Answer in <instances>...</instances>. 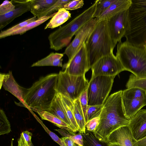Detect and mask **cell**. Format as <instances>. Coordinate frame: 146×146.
<instances>
[{"mask_svg": "<svg viewBox=\"0 0 146 146\" xmlns=\"http://www.w3.org/2000/svg\"><path fill=\"white\" fill-rule=\"evenodd\" d=\"M58 75V74L52 73L41 77L31 88L27 89L24 99L29 109L48 111L57 93Z\"/></svg>", "mask_w": 146, "mask_h": 146, "instance_id": "cell-2", "label": "cell"}, {"mask_svg": "<svg viewBox=\"0 0 146 146\" xmlns=\"http://www.w3.org/2000/svg\"><path fill=\"white\" fill-rule=\"evenodd\" d=\"M32 134L28 131H23L18 139L17 146H34L31 140Z\"/></svg>", "mask_w": 146, "mask_h": 146, "instance_id": "cell-33", "label": "cell"}, {"mask_svg": "<svg viewBox=\"0 0 146 146\" xmlns=\"http://www.w3.org/2000/svg\"><path fill=\"white\" fill-rule=\"evenodd\" d=\"M115 0H97L96 9L93 18H97L106 11Z\"/></svg>", "mask_w": 146, "mask_h": 146, "instance_id": "cell-30", "label": "cell"}, {"mask_svg": "<svg viewBox=\"0 0 146 146\" xmlns=\"http://www.w3.org/2000/svg\"><path fill=\"white\" fill-rule=\"evenodd\" d=\"M137 141L146 136V109H141L130 120L128 126Z\"/></svg>", "mask_w": 146, "mask_h": 146, "instance_id": "cell-17", "label": "cell"}, {"mask_svg": "<svg viewBox=\"0 0 146 146\" xmlns=\"http://www.w3.org/2000/svg\"><path fill=\"white\" fill-rule=\"evenodd\" d=\"M64 54L52 52L44 58L33 63L31 67L53 66L62 67Z\"/></svg>", "mask_w": 146, "mask_h": 146, "instance_id": "cell-22", "label": "cell"}, {"mask_svg": "<svg viewBox=\"0 0 146 146\" xmlns=\"http://www.w3.org/2000/svg\"><path fill=\"white\" fill-rule=\"evenodd\" d=\"M137 146H146V136L137 141Z\"/></svg>", "mask_w": 146, "mask_h": 146, "instance_id": "cell-42", "label": "cell"}, {"mask_svg": "<svg viewBox=\"0 0 146 146\" xmlns=\"http://www.w3.org/2000/svg\"><path fill=\"white\" fill-rule=\"evenodd\" d=\"M88 84L85 75H73L60 71L58 74L56 90L58 93L73 102L87 89Z\"/></svg>", "mask_w": 146, "mask_h": 146, "instance_id": "cell-7", "label": "cell"}, {"mask_svg": "<svg viewBox=\"0 0 146 146\" xmlns=\"http://www.w3.org/2000/svg\"><path fill=\"white\" fill-rule=\"evenodd\" d=\"M37 19L36 17L34 16L5 30L1 31L0 33V38L1 39L10 36L11 35L13 32L20 29L29 23L36 21Z\"/></svg>", "mask_w": 146, "mask_h": 146, "instance_id": "cell-28", "label": "cell"}, {"mask_svg": "<svg viewBox=\"0 0 146 146\" xmlns=\"http://www.w3.org/2000/svg\"><path fill=\"white\" fill-rule=\"evenodd\" d=\"M116 56L125 71L138 78H146V50L125 41L118 43Z\"/></svg>", "mask_w": 146, "mask_h": 146, "instance_id": "cell-5", "label": "cell"}, {"mask_svg": "<svg viewBox=\"0 0 146 146\" xmlns=\"http://www.w3.org/2000/svg\"><path fill=\"white\" fill-rule=\"evenodd\" d=\"M98 23L96 18L92 19L83 26L76 33L72 42L67 46L64 54L68 58L69 62L86 42Z\"/></svg>", "mask_w": 146, "mask_h": 146, "instance_id": "cell-12", "label": "cell"}, {"mask_svg": "<svg viewBox=\"0 0 146 146\" xmlns=\"http://www.w3.org/2000/svg\"><path fill=\"white\" fill-rule=\"evenodd\" d=\"M122 92L120 90L111 94L103 105L99 124L93 132L96 137L101 141L108 143V138L110 134L130 123V120L124 112Z\"/></svg>", "mask_w": 146, "mask_h": 146, "instance_id": "cell-1", "label": "cell"}, {"mask_svg": "<svg viewBox=\"0 0 146 146\" xmlns=\"http://www.w3.org/2000/svg\"><path fill=\"white\" fill-rule=\"evenodd\" d=\"M45 131L50 136L52 139L60 146H66L63 141L55 133L49 130L41 121H39Z\"/></svg>", "mask_w": 146, "mask_h": 146, "instance_id": "cell-39", "label": "cell"}, {"mask_svg": "<svg viewBox=\"0 0 146 146\" xmlns=\"http://www.w3.org/2000/svg\"><path fill=\"white\" fill-rule=\"evenodd\" d=\"M132 3V0H115L106 11L96 18L98 22L107 21L117 13L129 9Z\"/></svg>", "mask_w": 146, "mask_h": 146, "instance_id": "cell-18", "label": "cell"}, {"mask_svg": "<svg viewBox=\"0 0 146 146\" xmlns=\"http://www.w3.org/2000/svg\"><path fill=\"white\" fill-rule=\"evenodd\" d=\"M81 134L83 139V146H109V143L99 140L93 132L88 131L86 129L85 133Z\"/></svg>", "mask_w": 146, "mask_h": 146, "instance_id": "cell-26", "label": "cell"}, {"mask_svg": "<svg viewBox=\"0 0 146 146\" xmlns=\"http://www.w3.org/2000/svg\"><path fill=\"white\" fill-rule=\"evenodd\" d=\"M129 9L130 26L126 41L146 50V0H132Z\"/></svg>", "mask_w": 146, "mask_h": 146, "instance_id": "cell-6", "label": "cell"}, {"mask_svg": "<svg viewBox=\"0 0 146 146\" xmlns=\"http://www.w3.org/2000/svg\"><path fill=\"white\" fill-rule=\"evenodd\" d=\"M84 4V1L82 0H70L62 8L66 10H75L82 7Z\"/></svg>", "mask_w": 146, "mask_h": 146, "instance_id": "cell-37", "label": "cell"}, {"mask_svg": "<svg viewBox=\"0 0 146 146\" xmlns=\"http://www.w3.org/2000/svg\"><path fill=\"white\" fill-rule=\"evenodd\" d=\"M122 97L125 115L129 120L146 106V91L140 88H127L122 91Z\"/></svg>", "mask_w": 146, "mask_h": 146, "instance_id": "cell-9", "label": "cell"}, {"mask_svg": "<svg viewBox=\"0 0 146 146\" xmlns=\"http://www.w3.org/2000/svg\"><path fill=\"white\" fill-rule=\"evenodd\" d=\"M73 103L74 115L79 127L78 131L80 133H84L86 130L85 121L79 99L75 100Z\"/></svg>", "mask_w": 146, "mask_h": 146, "instance_id": "cell-25", "label": "cell"}, {"mask_svg": "<svg viewBox=\"0 0 146 146\" xmlns=\"http://www.w3.org/2000/svg\"><path fill=\"white\" fill-rule=\"evenodd\" d=\"M58 0H31L30 11L37 19Z\"/></svg>", "mask_w": 146, "mask_h": 146, "instance_id": "cell-21", "label": "cell"}, {"mask_svg": "<svg viewBox=\"0 0 146 146\" xmlns=\"http://www.w3.org/2000/svg\"><path fill=\"white\" fill-rule=\"evenodd\" d=\"M71 17V14L69 11L64 8H61L52 18L45 27L44 29L57 27L65 23Z\"/></svg>", "mask_w": 146, "mask_h": 146, "instance_id": "cell-23", "label": "cell"}, {"mask_svg": "<svg viewBox=\"0 0 146 146\" xmlns=\"http://www.w3.org/2000/svg\"><path fill=\"white\" fill-rule=\"evenodd\" d=\"M115 77L98 76L91 78L87 89L88 106L103 105L111 91Z\"/></svg>", "mask_w": 146, "mask_h": 146, "instance_id": "cell-8", "label": "cell"}, {"mask_svg": "<svg viewBox=\"0 0 146 146\" xmlns=\"http://www.w3.org/2000/svg\"><path fill=\"white\" fill-rule=\"evenodd\" d=\"M64 137H68L71 138L74 142L80 146H83V139L82 136L80 133L75 135H72L67 131L61 129H56Z\"/></svg>", "mask_w": 146, "mask_h": 146, "instance_id": "cell-34", "label": "cell"}, {"mask_svg": "<svg viewBox=\"0 0 146 146\" xmlns=\"http://www.w3.org/2000/svg\"><path fill=\"white\" fill-rule=\"evenodd\" d=\"M15 9L9 13L0 15V29L1 30L14 19L30 11L31 0H11Z\"/></svg>", "mask_w": 146, "mask_h": 146, "instance_id": "cell-16", "label": "cell"}, {"mask_svg": "<svg viewBox=\"0 0 146 146\" xmlns=\"http://www.w3.org/2000/svg\"><path fill=\"white\" fill-rule=\"evenodd\" d=\"M70 1L58 0L52 6L42 13L40 16V18L44 16L50 15L55 13L56 11H58L60 9L62 8L64 6Z\"/></svg>", "mask_w": 146, "mask_h": 146, "instance_id": "cell-35", "label": "cell"}, {"mask_svg": "<svg viewBox=\"0 0 146 146\" xmlns=\"http://www.w3.org/2000/svg\"><path fill=\"white\" fill-rule=\"evenodd\" d=\"M109 146H120V145L118 144H112V143H109Z\"/></svg>", "mask_w": 146, "mask_h": 146, "instance_id": "cell-43", "label": "cell"}, {"mask_svg": "<svg viewBox=\"0 0 146 146\" xmlns=\"http://www.w3.org/2000/svg\"><path fill=\"white\" fill-rule=\"evenodd\" d=\"M48 112L65 122L72 129L71 123L66 114L60 95L57 92L52 101Z\"/></svg>", "mask_w": 146, "mask_h": 146, "instance_id": "cell-20", "label": "cell"}, {"mask_svg": "<svg viewBox=\"0 0 146 146\" xmlns=\"http://www.w3.org/2000/svg\"><path fill=\"white\" fill-rule=\"evenodd\" d=\"M86 44L90 69L100 58L113 53L116 46L110 35L107 21L98 22Z\"/></svg>", "mask_w": 146, "mask_h": 146, "instance_id": "cell-3", "label": "cell"}, {"mask_svg": "<svg viewBox=\"0 0 146 146\" xmlns=\"http://www.w3.org/2000/svg\"><path fill=\"white\" fill-rule=\"evenodd\" d=\"M74 146H80L79 145H78L76 143H74Z\"/></svg>", "mask_w": 146, "mask_h": 146, "instance_id": "cell-44", "label": "cell"}, {"mask_svg": "<svg viewBox=\"0 0 146 146\" xmlns=\"http://www.w3.org/2000/svg\"><path fill=\"white\" fill-rule=\"evenodd\" d=\"M91 78L98 76H115L125 71L121 62L113 53L100 58L91 68Z\"/></svg>", "mask_w": 146, "mask_h": 146, "instance_id": "cell-10", "label": "cell"}, {"mask_svg": "<svg viewBox=\"0 0 146 146\" xmlns=\"http://www.w3.org/2000/svg\"><path fill=\"white\" fill-rule=\"evenodd\" d=\"M59 94L66 115L71 123L72 129L76 133L78 131L79 127L74 115L73 103L66 97Z\"/></svg>", "mask_w": 146, "mask_h": 146, "instance_id": "cell-24", "label": "cell"}, {"mask_svg": "<svg viewBox=\"0 0 146 146\" xmlns=\"http://www.w3.org/2000/svg\"><path fill=\"white\" fill-rule=\"evenodd\" d=\"M103 106H88L85 117L86 124L91 119L100 116Z\"/></svg>", "mask_w": 146, "mask_h": 146, "instance_id": "cell-31", "label": "cell"}, {"mask_svg": "<svg viewBox=\"0 0 146 146\" xmlns=\"http://www.w3.org/2000/svg\"><path fill=\"white\" fill-rule=\"evenodd\" d=\"M127 88H137L146 91V78H138L133 74L129 76L126 85Z\"/></svg>", "mask_w": 146, "mask_h": 146, "instance_id": "cell-29", "label": "cell"}, {"mask_svg": "<svg viewBox=\"0 0 146 146\" xmlns=\"http://www.w3.org/2000/svg\"><path fill=\"white\" fill-rule=\"evenodd\" d=\"M15 5L11 1H4L0 6V15L5 14L13 10Z\"/></svg>", "mask_w": 146, "mask_h": 146, "instance_id": "cell-36", "label": "cell"}, {"mask_svg": "<svg viewBox=\"0 0 146 146\" xmlns=\"http://www.w3.org/2000/svg\"><path fill=\"white\" fill-rule=\"evenodd\" d=\"M79 99L85 118L88 107L87 89L81 94Z\"/></svg>", "mask_w": 146, "mask_h": 146, "instance_id": "cell-38", "label": "cell"}, {"mask_svg": "<svg viewBox=\"0 0 146 146\" xmlns=\"http://www.w3.org/2000/svg\"><path fill=\"white\" fill-rule=\"evenodd\" d=\"M33 110L38 113L42 119L50 122L62 129L68 131L72 135L76 134L68 124L50 113L38 109H34Z\"/></svg>", "mask_w": 146, "mask_h": 146, "instance_id": "cell-19", "label": "cell"}, {"mask_svg": "<svg viewBox=\"0 0 146 146\" xmlns=\"http://www.w3.org/2000/svg\"><path fill=\"white\" fill-rule=\"evenodd\" d=\"M61 139L63 141L66 146H74V142L70 138L68 137H62Z\"/></svg>", "mask_w": 146, "mask_h": 146, "instance_id": "cell-41", "label": "cell"}, {"mask_svg": "<svg viewBox=\"0 0 146 146\" xmlns=\"http://www.w3.org/2000/svg\"><path fill=\"white\" fill-rule=\"evenodd\" d=\"M13 139L11 141V146H13Z\"/></svg>", "mask_w": 146, "mask_h": 146, "instance_id": "cell-45", "label": "cell"}, {"mask_svg": "<svg viewBox=\"0 0 146 146\" xmlns=\"http://www.w3.org/2000/svg\"><path fill=\"white\" fill-rule=\"evenodd\" d=\"M0 89L2 86L16 97L25 107L29 109L25 102L24 97L27 88L20 86L16 82L12 72L9 71L7 74H0Z\"/></svg>", "mask_w": 146, "mask_h": 146, "instance_id": "cell-14", "label": "cell"}, {"mask_svg": "<svg viewBox=\"0 0 146 146\" xmlns=\"http://www.w3.org/2000/svg\"><path fill=\"white\" fill-rule=\"evenodd\" d=\"M56 12L50 15L44 16L37 19L36 21L29 23L20 29L12 33L10 36L23 34L27 31L43 23L48 20L52 18L56 14Z\"/></svg>", "mask_w": 146, "mask_h": 146, "instance_id": "cell-27", "label": "cell"}, {"mask_svg": "<svg viewBox=\"0 0 146 146\" xmlns=\"http://www.w3.org/2000/svg\"><path fill=\"white\" fill-rule=\"evenodd\" d=\"M99 117L93 118L87 122L85 125L87 130L93 132L95 131L99 124Z\"/></svg>", "mask_w": 146, "mask_h": 146, "instance_id": "cell-40", "label": "cell"}, {"mask_svg": "<svg viewBox=\"0 0 146 146\" xmlns=\"http://www.w3.org/2000/svg\"><path fill=\"white\" fill-rule=\"evenodd\" d=\"M108 142L120 146H137V141L128 126L121 127L113 132L108 138Z\"/></svg>", "mask_w": 146, "mask_h": 146, "instance_id": "cell-15", "label": "cell"}, {"mask_svg": "<svg viewBox=\"0 0 146 146\" xmlns=\"http://www.w3.org/2000/svg\"><path fill=\"white\" fill-rule=\"evenodd\" d=\"M97 3V0L69 23L50 33L48 37L50 48L57 51L67 46L78 31L93 18Z\"/></svg>", "mask_w": 146, "mask_h": 146, "instance_id": "cell-4", "label": "cell"}, {"mask_svg": "<svg viewBox=\"0 0 146 146\" xmlns=\"http://www.w3.org/2000/svg\"><path fill=\"white\" fill-rule=\"evenodd\" d=\"M64 71L73 75H85L90 69L86 42L72 59L63 66Z\"/></svg>", "mask_w": 146, "mask_h": 146, "instance_id": "cell-13", "label": "cell"}, {"mask_svg": "<svg viewBox=\"0 0 146 146\" xmlns=\"http://www.w3.org/2000/svg\"><path fill=\"white\" fill-rule=\"evenodd\" d=\"M0 135L9 133L11 131L10 122L3 110L1 108L0 110Z\"/></svg>", "mask_w": 146, "mask_h": 146, "instance_id": "cell-32", "label": "cell"}, {"mask_svg": "<svg viewBox=\"0 0 146 146\" xmlns=\"http://www.w3.org/2000/svg\"><path fill=\"white\" fill-rule=\"evenodd\" d=\"M108 30L114 44L121 42L130 26L129 9L121 11L107 21Z\"/></svg>", "mask_w": 146, "mask_h": 146, "instance_id": "cell-11", "label": "cell"}]
</instances>
